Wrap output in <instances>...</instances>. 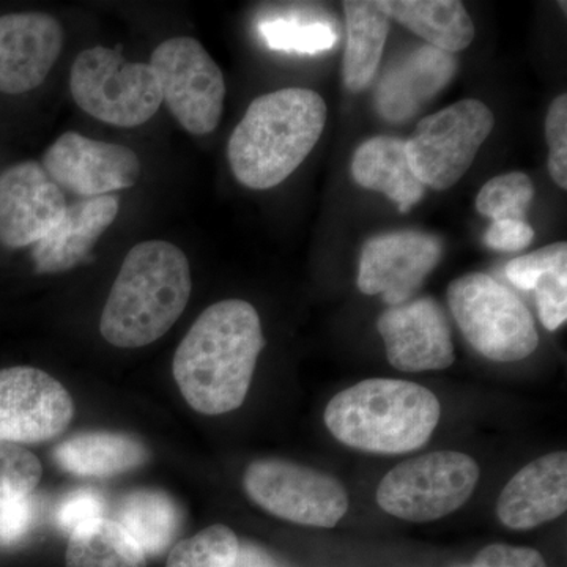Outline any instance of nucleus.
<instances>
[{
  "instance_id": "nucleus-1",
  "label": "nucleus",
  "mask_w": 567,
  "mask_h": 567,
  "mask_svg": "<svg viewBox=\"0 0 567 567\" xmlns=\"http://www.w3.org/2000/svg\"><path fill=\"white\" fill-rule=\"evenodd\" d=\"M264 346L260 317L248 301L208 306L174 354L173 374L185 401L207 416L240 409Z\"/></svg>"
},
{
  "instance_id": "nucleus-2",
  "label": "nucleus",
  "mask_w": 567,
  "mask_h": 567,
  "mask_svg": "<svg viewBox=\"0 0 567 567\" xmlns=\"http://www.w3.org/2000/svg\"><path fill=\"white\" fill-rule=\"evenodd\" d=\"M327 104L309 89H282L249 104L227 145L230 169L249 189L275 188L315 151Z\"/></svg>"
},
{
  "instance_id": "nucleus-3",
  "label": "nucleus",
  "mask_w": 567,
  "mask_h": 567,
  "mask_svg": "<svg viewBox=\"0 0 567 567\" xmlns=\"http://www.w3.org/2000/svg\"><path fill=\"white\" fill-rule=\"evenodd\" d=\"M192 289L188 257L178 246L162 240L134 246L104 305L103 338L121 349L158 341L181 319Z\"/></svg>"
},
{
  "instance_id": "nucleus-4",
  "label": "nucleus",
  "mask_w": 567,
  "mask_h": 567,
  "mask_svg": "<svg viewBox=\"0 0 567 567\" xmlns=\"http://www.w3.org/2000/svg\"><path fill=\"white\" fill-rule=\"evenodd\" d=\"M440 413L439 399L427 388L405 380L369 379L336 394L323 420L342 445L394 456L423 447Z\"/></svg>"
},
{
  "instance_id": "nucleus-5",
  "label": "nucleus",
  "mask_w": 567,
  "mask_h": 567,
  "mask_svg": "<svg viewBox=\"0 0 567 567\" xmlns=\"http://www.w3.org/2000/svg\"><path fill=\"white\" fill-rule=\"evenodd\" d=\"M451 315L466 341L487 360L516 363L539 346L535 319L524 301L486 274H470L447 289Z\"/></svg>"
},
{
  "instance_id": "nucleus-6",
  "label": "nucleus",
  "mask_w": 567,
  "mask_h": 567,
  "mask_svg": "<svg viewBox=\"0 0 567 567\" xmlns=\"http://www.w3.org/2000/svg\"><path fill=\"white\" fill-rule=\"evenodd\" d=\"M70 91L82 111L122 128L144 125L163 103L162 85L151 63L128 62L104 47L78 55L71 66Z\"/></svg>"
},
{
  "instance_id": "nucleus-7",
  "label": "nucleus",
  "mask_w": 567,
  "mask_h": 567,
  "mask_svg": "<svg viewBox=\"0 0 567 567\" xmlns=\"http://www.w3.org/2000/svg\"><path fill=\"white\" fill-rule=\"evenodd\" d=\"M477 481L475 458L458 451H435L395 465L377 488V503L390 516L424 524L464 506Z\"/></svg>"
},
{
  "instance_id": "nucleus-8",
  "label": "nucleus",
  "mask_w": 567,
  "mask_h": 567,
  "mask_svg": "<svg viewBox=\"0 0 567 567\" xmlns=\"http://www.w3.org/2000/svg\"><path fill=\"white\" fill-rule=\"evenodd\" d=\"M495 126L494 112L480 100L466 99L423 118L405 142L417 181L445 192L466 174Z\"/></svg>"
},
{
  "instance_id": "nucleus-9",
  "label": "nucleus",
  "mask_w": 567,
  "mask_h": 567,
  "mask_svg": "<svg viewBox=\"0 0 567 567\" xmlns=\"http://www.w3.org/2000/svg\"><path fill=\"white\" fill-rule=\"evenodd\" d=\"M244 487L268 514L303 527L333 528L349 511V494L334 476L284 458L252 462Z\"/></svg>"
},
{
  "instance_id": "nucleus-10",
  "label": "nucleus",
  "mask_w": 567,
  "mask_h": 567,
  "mask_svg": "<svg viewBox=\"0 0 567 567\" xmlns=\"http://www.w3.org/2000/svg\"><path fill=\"white\" fill-rule=\"evenodd\" d=\"M151 66L162 85L163 102L188 133L215 132L221 121L226 82L223 71L192 37H177L153 51Z\"/></svg>"
},
{
  "instance_id": "nucleus-11",
  "label": "nucleus",
  "mask_w": 567,
  "mask_h": 567,
  "mask_svg": "<svg viewBox=\"0 0 567 567\" xmlns=\"http://www.w3.org/2000/svg\"><path fill=\"white\" fill-rule=\"evenodd\" d=\"M73 416L69 390L48 372L29 365L0 369V442H50Z\"/></svg>"
},
{
  "instance_id": "nucleus-12",
  "label": "nucleus",
  "mask_w": 567,
  "mask_h": 567,
  "mask_svg": "<svg viewBox=\"0 0 567 567\" xmlns=\"http://www.w3.org/2000/svg\"><path fill=\"white\" fill-rule=\"evenodd\" d=\"M41 164L62 192L84 199L132 188L142 171L140 156L132 148L74 132L63 133Z\"/></svg>"
},
{
  "instance_id": "nucleus-13",
  "label": "nucleus",
  "mask_w": 567,
  "mask_h": 567,
  "mask_svg": "<svg viewBox=\"0 0 567 567\" xmlns=\"http://www.w3.org/2000/svg\"><path fill=\"white\" fill-rule=\"evenodd\" d=\"M443 256L435 235L393 233L371 238L361 251L358 289L365 295H382L386 305L412 300Z\"/></svg>"
},
{
  "instance_id": "nucleus-14",
  "label": "nucleus",
  "mask_w": 567,
  "mask_h": 567,
  "mask_svg": "<svg viewBox=\"0 0 567 567\" xmlns=\"http://www.w3.org/2000/svg\"><path fill=\"white\" fill-rule=\"evenodd\" d=\"M386 358L402 372L443 371L456 361L445 312L431 297L391 306L377 322Z\"/></svg>"
},
{
  "instance_id": "nucleus-15",
  "label": "nucleus",
  "mask_w": 567,
  "mask_h": 567,
  "mask_svg": "<svg viewBox=\"0 0 567 567\" xmlns=\"http://www.w3.org/2000/svg\"><path fill=\"white\" fill-rule=\"evenodd\" d=\"M65 194L39 162L14 164L0 174V244L35 245L61 221Z\"/></svg>"
},
{
  "instance_id": "nucleus-16",
  "label": "nucleus",
  "mask_w": 567,
  "mask_h": 567,
  "mask_svg": "<svg viewBox=\"0 0 567 567\" xmlns=\"http://www.w3.org/2000/svg\"><path fill=\"white\" fill-rule=\"evenodd\" d=\"M63 48L61 22L44 13L0 17V92H31L51 73Z\"/></svg>"
},
{
  "instance_id": "nucleus-17",
  "label": "nucleus",
  "mask_w": 567,
  "mask_h": 567,
  "mask_svg": "<svg viewBox=\"0 0 567 567\" xmlns=\"http://www.w3.org/2000/svg\"><path fill=\"white\" fill-rule=\"evenodd\" d=\"M567 509V453L547 454L511 477L496 503L507 528L525 532L561 517Z\"/></svg>"
},
{
  "instance_id": "nucleus-18",
  "label": "nucleus",
  "mask_w": 567,
  "mask_h": 567,
  "mask_svg": "<svg viewBox=\"0 0 567 567\" xmlns=\"http://www.w3.org/2000/svg\"><path fill=\"white\" fill-rule=\"evenodd\" d=\"M456 71L454 54L429 44L416 48L383 73L375 91L377 111L388 122L409 121L450 84Z\"/></svg>"
},
{
  "instance_id": "nucleus-19",
  "label": "nucleus",
  "mask_w": 567,
  "mask_h": 567,
  "mask_svg": "<svg viewBox=\"0 0 567 567\" xmlns=\"http://www.w3.org/2000/svg\"><path fill=\"white\" fill-rule=\"evenodd\" d=\"M115 196L89 197L66 205L61 221L33 245L32 259L39 274H62L76 267L92 251L118 215Z\"/></svg>"
},
{
  "instance_id": "nucleus-20",
  "label": "nucleus",
  "mask_w": 567,
  "mask_h": 567,
  "mask_svg": "<svg viewBox=\"0 0 567 567\" xmlns=\"http://www.w3.org/2000/svg\"><path fill=\"white\" fill-rule=\"evenodd\" d=\"M352 175L357 185L385 194L402 213L424 197L425 186L413 173L405 142L399 137L377 136L363 142L354 152Z\"/></svg>"
},
{
  "instance_id": "nucleus-21",
  "label": "nucleus",
  "mask_w": 567,
  "mask_h": 567,
  "mask_svg": "<svg viewBox=\"0 0 567 567\" xmlns=\"http://www.w3.org/2000/svg\"><path fill=\"white\" fill-rule=\"evenodd\" d=\"M379 6L390 20L447 54L466 50L475 39L472 17L457 0H382Z\"/></svg>"
},
{
  "instance_id": "nucleus-22",
  "label": "nucleus",
  "mask_w": 567,
  "mask_h": 567,
  "mask_svg": "<svg viewBox=\"0 0 567 567\" xmlns=\"http://www.w3.org/2000/svg\"><path fill=\"white\" fill-rule=\"evenodd\" d=\"M54 458L65 472L73 475L110 477L144 465L148 451L144 443L132 435L84 432L55 447Z\"/></svg>"
},
{
  "instance_id": "nucleus-23",
  "label": "nucleus",
  "mask_w": 567,
  "mask_h": 567,
  "mask_svg": "<svg viewBox=\"0 0 567 567\" xmlns=\"http://www.w3.org/2000/svg\"><path fill=\"white\" fill-rule=\"evenodd\" d=\"M347 47L344 84L349 91L361 92L374 80L390 32V18L372 0L344 2Z\"/></svg>"
},
{
  "instance_id": "nucleus-24",
  "label": "nucleus",
  "mask_w": 567,
  "mask_h": 567,
  "mask_svg": "<svg viewBox=\"0 0 567 567\" xmlns=\"http://www.w3.org/2000/svg\"><path fill=\"white\" fill-rule=\"evenodd\" d=\"M115 522L140 544L145 555H162L181 528V511L164 492L142 488L122 499Z\"/></svg>"
},
{
  "instance_id": "nucleus-25",
  "label": "nucleus",
  "mask_w": 567,
  "mask_h": 567,
  "mask_svg": "<svg viewBox=\"0 0 567 567\" xmlns=\"http://www.w3.org/2000/svg\"><path fill=\"white\" fill-rule=\"evenodd\" d=\"M65 561L66 567H147L140 544L106 517L71 533Z\"/></svg>"
},
{
  "instance_id": "nucleus-26",
  "label": "nucleus",
  "mask_w": 567,
  "mask_h": 567,
  "mask_svg": "<svg viewBox=\"0 0 567 567\" xmlns=\"http://www.w3.org/2000/svg\"><path fill=\"white\" fill-rule=\"evenodd\" d=\"M257 29L270 50L292 54H322L338 41V31L330 20L308 17L300 10L268 14L259 21Z\"/></svg>"
},
{
  "instance_id": "nucleus-27",
  "label": "nucleus",
  "mask_w": 567,
  "mask_h": 567,
  "mask_svg": "<svg viewBox=\"0 0 567 567\" xmlns=\"http://www.w3.org/2000/svg\"><path fill=\"white\" fill-rule=\"evenodd\" d=\"M238 546L240 540L233 529L212 525L175 544L166 567H234Z\"/></svg>"
},
{
  "instance_id": "nucleus-28",
  "label": "nucleus",
  "mask_w": 567,
  "mask_h": 567,
  "mask_svg": "<svg viewBox=\"0 0 567 567\" xmlns=\"http://www.w3.org/2000/svg\"><path fill=\"white\" fill-rule=\"evenodd\" d=\"M533 197H535V185L527 174L496 175L477 193L476 210L494 221H502V219L527 221L525 215Z\"/></svg>"
},
{
  "instance_id": "nucleus-29",
  "label": "nucleus",
  "mask_w": 567,
  "mask_h": 567,
  "mask_svg": "<svg viewBox=\"0 0 567 567\" xmlns=\"http://www.w3.org/2000/svg\"><path fill=\"white\" fill-rule=\"evenodd\" d=\"M43 475L35 454L24 446L0 442V506L32 495Z\"/></svg>"
},
{
  "instance_id": "nucleus-30",
  "label": "nucleus",
  "mask_w": 567,
  "mask_h": 567,
  "mask_svg": "<svg viewBox=\"0 0 567 567\" xmlns=\"http://www.w3.org/2000/svg\"><path fill=\"white\" fill-rule=\"evenodd\" d=\"M567 265L566 241L544 246L525 256L517 257L506 265V276L522 290H535L537 279L547 271Z\"/></svg>"
},
{
  "instance_id": "nucleus-31",
  "label": "nucleus",
  "mask_w": 567,
  "mask_h": 567,
  "mask_svg": "<svg viewBox=\"0 0 567 567\" xmlns=\"http://www.w3.org/2000/svg\"><path fill=\"white\" fill-rule=\"evenodd\" d=\"M548 173L561 189H567V96L561 93L551 102L546 118Z\"/></svg>"
},
{
  "instance_id": "nucleus-32",
  "label": "nucleus",
  "mask_w": 567,
  "mask_h": 567,
  "mask_svg": "<svg viewBox=\"0 0 567 567\" xmlns=\"http://www.w3.org/2000/svg\"><path fill=\"white\" fill-rule=\"evenodd\" d=\"M535 290L540 322L548 331L558 330L567 319V265L540 276Z\"/></svg>"
},
{
  "instance_id": "nucleus-33",
  "label": "nucleus",
  "mask_w": 567,
  "mask_h": 567,
  "mask_svg": "<svg viewBox=\"0 0 567 567\" xmlns=\"http://www.w3.org/2000/svg\"><path fill=\"white\" fill-rule=\"evenodd\" d=\"M104 499L102 495L93 491H76L63 498L58 511H55V522L59 527L66 533H73L74 529L89 524V522L99 520L104 517Z\"/></svg>"
},
{
  "instance_id": "nucleus-34",
  "label": "nucleus",
  "mask_w": 567,
  "mask_h": 567,
  "mask_svg": "<svg viewBox=\"0 0 567 567\" xmlns=\"http://www.w3.org/2000/svg\"><path fill=\"white\" fill-rule=\"evenodd\" d=\"M37 516V503L32 495L0 506V544L14 546L31 532Z\"/></svg>"
},
{
  "instance_id": "nucleus-35",
  "label": "nucleus",
  "mask_w": 567,
  "mask_h": 567,
  "mask_svg": "<svg viewBox=\"0 0 567 567\" xmlns=\"http://www.w3.org/2000/svg\"><path fill=\"white\" fill-rule=\"evenodd\" d=\"M473 567H547L535 548L492 544L477 554Z\"/></svg>"
},
{
  "instance_id": "nucleus-36",
  "label": "nucleus",
  "mask_w": 567,
  "mask_h": 567,
  "mask_svg": "<svg viewBox=\"0 0 567 567\" xmlns=\"http://www.w3.org/2000/svg\"><path fill=\"white\" fill-rule=\"evenodd\" d=\"M535 240V229L527 221L516 219H502L488 226L484 241L488 248L496 251H520L527 248Z\"/></svg>"
},
{
  "instance_id": "nucleus-37",
  "label": "nucleus",
  "mask_w": 567,
  "mask_h": 567,
  "mask_svg": "<svg viewBox=\"0 0 567 567\" xmlns=\"http://www.w3.org/2000/svg\"><path fill=\"white\" fill-rule=\"evenodd\" d=\"M234 567H278V563L257 544L240 543Z\"/></svg>"
}]
</instances>
